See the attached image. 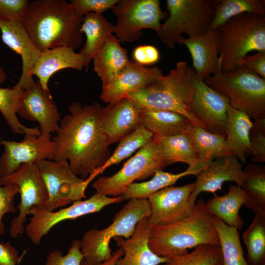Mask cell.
<instances>
[{"instance_id":"6da1fadb","label":"cell","mask_w":265,"mask_h":265,"mask_svg":"<svg viewBox=\"0 0 265 265\" xmlns=\"http://www.w3.org/2000/svg\"><path fill=\"white\" fill-rule=\"evenodd\" d=\"M102 106L95 102H75L59 123L54 144L53 160H66L73 173L87 179L110 156L109 144L103 131Z\"/></svg>"},{"instance_id":"7a4b0ae2","label":"cell","mask_w":265,"mask_h":265,"mask_svg":"<svg viewBox=\"0 0 265 265\" xmlns=\"http://www.w3.org/2000/svg\"><path fill=\"white\" fill-rule=\"evenodd\" d=\"M84 16L64 0L29 1L21 22L41 52L58 47L75 51L83 42Z\"/></svg>"},{"instance_id":"3957f363","label":"cell","mask_w":265,"mask_h":265,"mask_svg":"<svg viewBox=\"0 0 265 265\" xmlns=\"http://www.w3.org/2000/svg\"><path fill=\"white\" fill-rule=\"evenodd\" d=\"M204 244L219 245L212 215L201 198L193 212L179 221L151 227L148 244L159 256L169 259L186 254L189 249Z\"/></svg>"},{"instance_id":"277c9868","label":"cell","mask_w":265,"mask_h":265,"mask_svg":"<svg viewBox=\"0 0 265 265\" xmlns=\"http://www.w3.org/2000/svg\"><path fill=\"white\" fill-rule=\"evenodd\" d=\"M194 73V70L187 62L179 61L167 75H163L147 86L131 93L128 97L133 100L140 108L176 112L187 117L192 124L203 128L190 110L194 94L191 78Z\"/></svg>"},{"instance_id":"5b68a950","label":"cell","mask_w":265,"mask_h":265,"mask_svg":"<svg viewBox=\"0 0 265 265\" xmlns=\"http://www.w3.org/2000/svg\"><path fill=\"white\" fill-rule=\"evenodd\" d=\"M218 30L219 58L223 72L239 67L249 53L265 51V16L242 13L229 20Z\"/></svg>"},{"instance_id":"8992f818","label":"cell","mask_w":265,"mask_h":265,"mask_svg":"<svg viewBox=\"0 0 265 265\" xmlns=\"http://www.w3.org/2000/svg\"><path fill=\"white\" fill-rule=\"evenodd\" d=\"M148 199H131L114 216L111 224L99 230L91 229L80 240L83 259L88 264L97 265L109 260L113 251L109 243L112 238H130L137 224L150 215Z\"/></svg>"},{"instance_id":"52a82bcc","label":"cell","mask_w":265,"mask_h":265,"mask_svg":"<svg viewBox=\"0 0 265 265\" xmlns=\"http://www.w3.org/2000/svg\"><path fill=\"white\" fill-rule=\"evenodd\" d=\"M205 82L225 96L230 105L253 120L265 118V79L243 66L220 72Z\"/></svg>"},{"instance_id":"ba28073f","label":"cell","mask_w":265,"mask_h":265,"mask_svg":"<svg viewBox=\"0 0 265 265\" xmlns=\"http://www.w3.org/2000/svg\"><path fill=\"white\" fill-rule=\"evenodd\" d=\"M169 16L157 33L167 48L173 49L185 34L187 38L201 35L210 29L213 8L205 0H167Z\"/></svg>"},{"instance_id":"9c48e42d","label":"cell","mask_w":265,"mask_h":265,"mask_svg":"<svg viewBox=\"0 0 265 265\" xmlns=\"http://www.w3.org/2000/svg\"><path fill=\"white\" fill-rule=\"evenodd\" d=\"M167 166L161 146L154 136L153 139L110 176H101L92 186L96 193L110 197L120 196L127 187L137 180L153 176Z\"/></svg>"},{"instance_id":"30bf717a","label":"cell","mask_w":265,"mask_h":265,"mask_svg":"<svg viewBox=\"0 0 265 265\" xmlns=\"http://www.w3.org/2000/svg\"><path fill=\"white\" fill-rule=\"evenodd\" d=\"M111 10L117 18L113 34L120 42L137 40L144 29L157 33L161 21L167 18L159 0H120Z\"/></svg>"},{"instance_id":"8fae6325","label":"cell","mask_w":265,"mask_h":265,"mask_svg":"<svg viewBox=\"0 0 265 265\" xmlns=\"http://www.w3.org/2000/svg\"><path fill=\"white\" fill-rule=\"evenodd\" d=\"M41 177L48 193L46 209L50 212L85 198V190L94 179L83 180L75 174L66 160L46 159L38 163Z\"/></svg>"},{"instance_id":"7c38bea8","label":"cell","mask_w":265,"mask_h":265,"mask_svg":"<svg viewBox=\"0 0 265 265\" xmlns=\"http://www.w3.org/2000/svg\"><path fill=\"white\" fill-rule=\"evenodd\" d=\"M122 200L121 196L110 197L95 193L87 199L75 201L56 212L49 211L45 206L33 207L28 212L32 216L25 231L30 240L38 245L43 237L60 222L99 212L106 206Z\"/></svg>"},{"instance_id":"4fadbf2b","label":"cell","mask_w":265,"mask_h":265,"mask_svg":"<svg viewBox=\"0 0 265 265\" xmlns=\"http://www.w3.org/2000/svg\"><path fill=\"white\" fill-rule=\"evenodd\" d=\"M13 185L19 189L20 202L17 206L18 216L11 221L10 234L12 238L21 237L25 232L24 223L29 210L35 206H45L48 193L39 173L38 164H23L14 173L0 177V185Z\"/></svg>"},{"instance_id":"5bb4252c","label":"cell","mask_w":265,"mask_h":265,"mask_svg":"<svg viewBox=\"0 0 265 265\" xmlns=\"http://www.w3.org/2000/svg\"><path fill=\"white\" fill-rule=\"evenodd\" d=\"M4 152L0 158V177L9 176L24 164L53 160L54 144L51 135L25 134L21 141L1 140Z\"/></svg>"},{"instance_id":"9a60e30c","label":"cell","mask_w":265,"mask_h":265,"mask_svg":"<svg viewBox=\"0 0 265 265\" xmlns=\"http://www.w3.org/2000/svg\"><path fill=\"white\" fill-rule=\"evenodd\" d=\"M191 83L194 88L191 113L207 131L225 137L228 99L197 77L195 72Z\"/></svg>"},{"instance_id":"2e32d148","label":"cell","mask_w":265,"mask_h":265,"mask_svg":"<svg viewBox=\"0 0 265 265\" xmlns=\"http://www.w3.org/2000/svg\"><path fill=\"white\" fill-rule=\"evenodd\" d=\"M194 183L183 186L165 187L148 198L151 213L148 218L151 227L181 220L190 215L195 205L189 203Z\"/></svg>"},{"instance_id":"e0dca14e","label":"cell","mask_w":265,"mask_h":265,"mask_svg":"<svg viewBox=\"0 0 265 265\" xmlns=\"http://www.w3.org/2000/svg\"><path fill=\"white\" fill-rule=\"evenodd\" d=\"M17 114L27 120L37 122L41 134L44 135L56 132L61 121L50 91L44 89L38 80L23 89Z\"/></svg>"},{"instance_id":"ac0fdd59","label":"cell","mask_w":265,"mask_h":265,"mask_svg":"<svg viewBox=\"0 0 265 265\" xmlns=\"http://www.w3.org/2000/svg\"><path fill=\"white\" fill-rule=\"evenodd\" d=\"M162 76L161 70L157 66L147 67L130 61L107 85L102 87L100 98L108 105L114 104L150 84Z\"/></svg>"},{"instance_id":"d6986e66","label":"cell","mask_w":265,"mask_h":265,"mask_svg":"<svg viewBox=\"0 0 265 265\" xmlns=\"http://www.w3.org/2000/svg\"><path fill=\"white\" fill-rule=\"evenodd\" d=\"M3 42L19 54L22 58V74L16 87L24 89L34 82L31 71L41 52L23 26L21 20H0Z\"/></svg>"},{"instance_id":"ffe728a7","label":"cell","mask_w":265,"mask_h":265,"mask_svg":"<svg viewBox=\"0 0 265 265\" xmlns=\"http://www.w3.org/2000/svg\"><path fill=\"white\" fill-rule=\"evenodd\" d=\"M196 176L189 198V203L192 206L195 205L200 193H215L221 189L225 182H234L240 186L244 178V172L239 160L235 156L230 155L212 160Z\"/></svg>"},{"instance_id":"44dd1931","label":"cell","mask_w":265,"mask_h":265,"mask_svg":"<svg viewBox=\"0 0 265 265\" xmlns=\"http://www.w3.org/2000/svg\"><path fill=\"white\" fill-rule=\"evenodd\" d=\"M219 32L209 29L203 34L192 38L180 39L178 44L185 45L192 60V66L197 77L202 80L222 71L218 54Z\"/></svg>"},{"instance_id":"7402d4cb","label":"cell","mask_w":265,"mask_h":265,"mask_svg":"<svg viewBox=\"0 0 265 265\" xmlns=\"http://www.w3.org/2000/svg\"><path fill=\"white\" fill-rule=\"evenodd\" d=\"M140 110L139 106L129 97L102 108V127L110 145L141 126Z\"/></svg>"},{"instance_id":"603a6c76","label":"cell","mask_w":265,"mask_h":265,"mask_svg":"<svg viewBox=\"0 0 265 265\" xmlns=\"http://www.w3.org/2000/svg\"><path fill=\"white\" fill-rule=\"evenodd\" d=\"M151 227L148 218H145L137 224L130 238H113L123 250V255L115 265H160L169 260L167 257L157 255L150 248L148 238Z\"/></svg>"},{"instance_id":"cb8c5ba5","label":"cell","mask_w":265,"mask_h":265,"mask_svg":"<svg viewBox=\"0 0 265 265\" xmlns=\"http://www.w3.org/2000/svg\"><path fill=\"white\" fill-rule=\"evenodd\" d=\"M85 66V61L80 53L69 47H58L41 52L31 75L38 78L44 89L50 91L49 81L55 73L69 68L81 71Z\"/></svg>"},{"instance_id":"d4e9b609","label":"cell","mask_w":265,"mask_h":265,"mask_svg":"<svg viewBox=\"0 0 265 265\" xmlns=\"http://www.w3.org/2000/svg\"><path fill=\"white\" fill-rule=\"evenodd\" d=\"M252 125L253 121L246 113L228 106L225 144L231 154L243 163L252 155L249 133Z\"/></svg>"},{"instance_id":"484cf974","label":"cell","mask_w":265,"mask_h":265,"mask_svg":"<svg viewBox=\"0 0 265 265\" xmlns=\"http://www.w3.org/2000/svg\"><path fill=\"white\" fill-rule=\"evenodd\" d=\"M93 71L102 82V87L107 85L130 62L126 49L112 33L106 39L103 46L95 56Z\"/></svg>"},{"instance_id":"4316f807","label":"cell","mask_w":265,"mask_h":265,"mask_svg":"<svg viewBox=\"0 0 265 265\" xmlns=\"http://www.w3.org/2000/svg\"><path fill=\"white\" fill-rule=\"evenodd\" d=\"M247 200V196L241 187L232 185L226 194L215 195L205 203V207L212 215L220 219L229 226L239 229L244 224L239 211Z\"/></svg>"},{"instance_id":"83f0119b","label":"cell","mask_w":265,"mask_h":265,"mask_svg":"<svg viewBox=\"0 0 265 265\" xmlns=\"http://www.w3.org/2000/svg\"><path fill=\"white\" fill-rule=\"evenodd\" d=\"M154 136L160 144L167 165L184 162L188 165L187 169L195 172L197 175L206 167L199 159L186 132L167 137Z\"/></svg>"},{"instance_id":"f1b7e54d","label":"cell","mask_w":265,"mask_h":265,"mask_svg":"<svg viewBox=\"0 0 265 265\" xmlns=\"http://www.w3.org/2000/svg\"><path fill=\"white\" fill-rule=\"evenodd\" d=\"M141 125L154 135L167 137L186 132L192 124L182 114L165 110L142 108L140 110Z\"/></svg>"},{"instance_id":"f546056e","label":"cell","mask_w":265,"mask_h":265,"mask_svg":"<svg viewBox=\"0 0 265 265\" xmlns=\"http://www.w3.org/2000/svg\"><path fill=\"white\" fill-rule=\"evenodd\" d=\"M113 29L114 25L102 15L89 13L84 15L81 30L85 35L86 41L79 53L85 61L86 70L106 38L113 34Z\"/></svg>"},{"instance_id":"4dcf8cb0","label":"cell","mask_w":265,"mask_h":265,"mask_svg":"<svg viewBox=\"0 0 265 265\" xmlns=\"http://www.w3.org/2000/svg\"><path fill=\"white\" fill-rule=\"evenodd\" d=\"M186 132L189 135L197 155L205 166L214 159L232 155L225 144V137L212 133L191 124Z\"/></svg>"},{"instance_id":"1f68e13d","label":"cell","mask_w":265,"mask_h":265,"mask_svg":"<svg viewBox=\"0 0 265 265\" xmlns=\"http://www.w3.org/2000/svg\"><path fill=\"white\" fill-rule=\"evenodd\" d=\"M210 2L214 11L210 29H218L229 20L242 13L265 16V0H221Z\"/></svg>"},{"instance_id":"d6a6232c","label":"cell","mask_w":265,"mask_h":265,"mask_svg":"<svg viewBox=\"0 0 265 265\" xmlns=\"http://www.w3.org/2000/svg\"><path fill=\"white\" fill-rule=\"evenodd\" d=\"M243 172L244 178L239 186L247 196L245 206L254 214H265V166L250 163Z\"/></svg>"},{"instance_id":"836d02e7","label":"cell","mask_w":265,"mask_h":265,"mask_svg":"<svg viewBox=\"0 0 265 265\" xmlns=\"http://www.w3.org/2000/svg\"><path fill=\"white\" fill-rule=\"evenodd\" d=\"M219 241L223 265H248L241 244L238 229L212 215Z\"/></svg>"},{"instance_id":"e575fe53","label":"cell","mask_w":265,"mask_h":265,"mask_svg":"<svg viewBox=\"0 0 265 265\" xmlns=\"http://www.w3.org/2000/svg\"><path fill=\"white\" fill-rule=\"evenodd\" d=\"M190 175H197L194 172L186 169L185 171L173 174L157 171L153 178L147 181L133 183L129 185L120 196L123 200L131 199H148L158 191L169 186H172L180 178Z\"/></svg>"},{"instance_id":"d590c367","label":"cell","mask_w":265,"mask_h":265,"mask_svg":"<svg viewBox=\"0 0 265 265\" xmlns=\"http://www.w3.org/2000/svg\"><path fill=\"white\" fill-rule=\"evenodd\" d=\"M23 89L16 87L0 88V112L15 134H41L38 127L28 128L20 122L17 117L18 111Z\"/></svg>"},{"instance_id":"8d00e7d4","label":"cell","mask_w":265,"mask_h":265,"mask_svg":"<svg viewBox=\"0 0 265 265\" xmlns=\"http://www.w3.org/2000/svg\"><path fill=\"white\" fill-rule=\"evenodd\" d=\"M153 137L152 132L142 125L139 126L119 141L112 154L110 155L103 165L93 174L96 177L108 167L119 163L147 145Z\"/></svg>"},{"instance_id":"74e56055","label":"cell","mask_w":265,"mask_h":265,"mask_svg":"<svg viewBox=\"0 0 265 265\" xmlns=\"http://www.w3.org/2000/svg\"><path fill=\"white\" fill-rule=\"evenodd\" d=\"M242 237L247 251L248 265H265V214L255 213Z\"/></svg>"},{"instance_id":"f35d334b","label":"cell","mask_w":265,"mask_h":265,"mask_svg":"<svg viewBox=\"0 0 265 265\" xmlns=\"http://www.w3.org/2000/svg\"><path fill=\"white\" fill-rule=\"evenodd\" d=\"M222 262L219 245L204 244L186 254L170 258L160 265H217Z\"/></svg>"},{"instance_id":"ab89813d","label":"cell","mask_w":265,"mask_h":265,"mask_svg":"<svg viewBox=\"0 0 265 265\" xmlns=\"http://www.w3.org/2000/svg\"><path fill=\"white\" fill-rule=\"evenodd\" d=\"M252 162H265V118L254 120L249 133Z\"/></svg>"},{"instance_id":"60d3db41","label":"cell","mask_w":265,"mask_h":265,"mask_svg":"<svg viewBox=\"0 0 265 265\" xmlns=\"http://www.w3.org/2000/svg\"><path fill=\"white\" fill-rule=\"evenodd\" d=\"M83 259L80 249V240L74 239L67 253L63 255L58 249L49 253L45 265H80Z\"/></svg>"},{"instance_id":"b9f144b4","label":"cell","mask_w":265,"mask_h":265,"mask_svg":"<svg viewBox=\"0 0 265 265\" xmlns=\"http://www.w3.org/2000/svg\"><path fill=\"white\" fill-rule=\"evenodd\" d=\"M19 194L18 187L13 185H0V236L5 233L2 221L4 215L7 213H15L17 209L14 206V198Z\"/></svg>"},{"instance_id":"7bdbcfd3","label":"cell","mask_w":265,"mask_h":265,"mask_svg":"<svg viewBox=\"0 0 265 265\" xmlns=\"http://www.w3.org/2000/svg\"><path fill=\"white\" fill-rule=\"evenodd\" d=\"M120 0H72L71 2L82 15L89 13L102 15L106 10L112 9Z\"/></svg>"},{"instance_id":"ee69618b","label":"cell","mask_w":265,"mask_h":265,"mask_svg":"<svg viewBox=\"0 0 265 265\" xmlns=\"http://www.w3.org/2000/svg\"><path fill=\"white\" fill-rule=\"evenodd\" d=\"M28 0H0V20H21Z\"/></svg>"},{"instance_id":"f6af8a7d","label":"cell","mask_w":265,"mask_h":265,"mask_svg":"<svg viewBox=\"0 0 265 265\" xmlns=\"http://www.w3.org/2000/svg\"><path fill=\"white\" fill-rule=\"evenodd\" d=\"M133 61L145 66L157 63L160 58L158 49L150 45H143L135 47L132 53Z\"/></svg>"},{"instance_id":"bcb514c9","label":"cell","mask_w":265,"mask_h":265,"mask_svg":"<svg viewBox=\"0 0 265 265\" xmlns=\"http://www.w3.org/2000/svg\"><path fill=\"white\" fill-rule=\"evenodd\" d=\"M240 66L265 79V51L246 55L241 60Z\"/></svg>"},{"instance_id":"7dc6e473","label":"cell","mask_w":265,"mask_h":265,"mask_svg":"<svg viewBox=\"0 0 265 265\" xmlns=\"http://www.w3.org/2000/svg\"><path fill=\"white\" fill-rule=\"evenodd\" d=\"M21 260L18 250L9 242H0V265H17Z\"/></svg>"},{"instance_id":"c3c4849f","label":"cell","mask_w":265,"mask_h":265,"mask_svg":"<svg viewBox=\"0 0 265 265\" xmlns=\"http://www.w3.org/2000/svg\"><path fill=\"white\" fill-rule=\"evenodd\" d=\"M123 255V250L120 247L113 252L111 257L108 260L97 265H91L87 263L84 259L81 261L80 265H115L117 260Z\"/></svg>"},{"instance_id":"681fc988","label":"cell","mask_w":265,"mask_h":265,"mask_svg":"<svg viewBox=\"0 0 265 265\" xmlns=\"http://www.w3.org/2000/svg\"><path fill=\"white\" fill-rule=\"evenodd\" d=\"M7 78L5 72L3 69L0 66V84L2 83Z\"/></svg>"},{"instance_id":"f907efd6","label":"cell","mask_w":265,"mask_h":265,"mask_svg":"<svg viewBox=\"0 0 265 265\" xmlns=\"http://www.w3.org/2000/svg\"><path fill=\"white\" fill-rule=\"evenodd\" d=\"M217 265H223V263L222 262V263H220V264H218Z\"/></svg>"}]
</instances>
